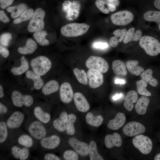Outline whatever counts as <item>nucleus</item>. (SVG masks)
<instances>
[{"mask_svg":"<svg viewBox=\"0 0 160 160\" xmlns=\"http://www.w3.org/2000/svg\"><path fill=\"white\" fill-rule=\"evenodd\" d=\"M90 26L85 23H70L61 28L60 32L64 36L74 37L82 35L86 33Z\"/></svg>","mask_w":160,"mask_h":160,"instance_id":"f257e3e1","label":"nucleus"},{"mask_svg":"<svg viewBox=\"0 0 160 160\" xmlns=\"http://www.w3.org/2000/svg\"><path fill=\"white\" fill-rule=\"evenodd\" d=\"M139 44L146 53L151 56H156L160 53V42L154 37L143 36L140 39Z\"/></svg>","mask_w":160,"mask_h":160,"instance_id":"f03ea898","label":"nucleus"},{"mask_svg":"<svg viewBox=\"0 0 160 160\" xmlns=\"http://www.w3.org/2000/svg\"><path fill=\"white\" fill-rule=\"evenodd\" d=\"M31 66L34 72L40 76H42L50 70L52 63L46 57L40 56L31 60Z\"/></svg>","mask_w":160,"mask_h":160,"instance_id":"7ed1b4c3","label":"nucleus"},{"mask_svg":"<svg viewBox=\"0 0 160 160\" xmlns=\"http://www.w3.org/2000/svg\"><path fill=\"white\" fill-rule=\"evenodd\" d=\"M45 12L42 8H39L35 11L27 27L28 31L35 33L41 30L44 27V19Z\"/></svg>","mask_w":160,"mask_h":160,"instance_id":"20e7f679","label":"nucleus"},{"mask_svg":"<svg viewBox=\"0 0 160 160\" xmlns=\"http://www.w3.org/2000/svg\"><path fill=\"white\" fill-rule=\"evenodd\" d=\"M132 142L134 146L143 154H149L152 149L151 140L147 136L143 135H136L133 138Z\"/></svg>","mask_w":160,"mask_h":160,"instance_id":"39448f33","label":"nucleus"},{"mask_svg":"<svg viewBox=\"0 0 160 160\" xmlns=\"http://www.w3.org/2000/svg\"><path fill=\"white\" fill-rule=\"evenodd\" d=\"M29 135L35 140H40L47 136V129L43 124L37 120H34L29 124L28 129Z\"/></svg>","mask_w":160,"mask_h":160,"instance_id":"423d86ee","label":"nucleus"},{"mask_svg":"<svg viewBox=\"0 0 160 160\" xmlns=\"http://www.w3.org/2000/svg\"><path fill=\"white\" fill-rule=\"evenodd\" d=\"M86 67L89 69H95L102 73L106 72L109 69L107 62L103 58L97 56H92L86 61Z\"/></svg>","mask_w":160,"mask_h":160,"instance_id":"0eeeda50","label":"nucleus"},{"mask_svg":"<svg viewBox=\"0 0 160 160\" xmlns=\"http://www.w3.org/2000/svg\"><path fill=\"white\" fill-rule=\"evenodd\" d=\"M11 99L13 104L17 107H21L23 105L29 107L32 105L33 102L32 96L29 95H23L16 90L12 92Z\"/></svg>","mask_w":160,"mask_h":160,"instance_id":"6e6552de","label":"nucleus"},{"mask_svg":"<svg viewBox=\"0 0 160 160\" xmlns=\"http://www.w3.org/2000/svg\"><path fill=\"white\" fill-rule=\"evenodd\" d=\"M112 23L117 25H124L130 23L134 19V15L131 12L126 10L119 11L111 16Z\"/></svg>","mask_w":160,"mask_h":160,"instance_id":"1a4fd4ad","label":"nucleus"},{"mask_svg":"<svg viewBox=\"0 0 160 160\" xmlns=\"http://www.w3.org/2000/svg\"><path fill=\"white\" fill-rule=\"evenodd\" d=\"M145 128L141 123L136 121H131L123 127V132L126 135L133 137L145 132Z\"/></svg>","mask_w":160,"mask_h":160,"instance_id":"9d476101","label":"nucleus"},{"mask_svg":"<svg viewBox=\"0 0 160 160\" xmlns=\"http://www.w3.org/2000/svg\"><path fill=\"white\" fill-rule=\"evenodd\" d=\"M87 74L89 79V85L91 88H97L103 84V76L101 72L95 69H89Z\"/></svg>","mask_w":160,"mask_h":160,"instance_id":"9b49d317","label":"nucleus"},{"mask_svg":"<svg viewBox=\"0 0 160 160\" xmlns=\"http://www.w3.org/2000/svg\"><path fill=\"white\" fill-rule=\"evenodd\" d=\"M25 118L24 114L20 111H16L13 112L6 121L8 128L15 129L19 127L23 122Z\"/></svg>","mask_w":160,"mask_h":160,"instance_id":"f8f14e48","label":"nucleus"},{"mask_svg":"<svg viewBox=\"0 0 160 160\" xmlns=\"http://www.w3.org/2000/svg\"><path fill=\"white\" fill-rule=\"evenodd\" d=\"M59 94L61 101L65 103L71 102L73 98V93L70 84L68 82L63 83L60 88Z\"/></svg>","mask_w":160,"mask_h":160,"instance_id":"ddd939ff","label":"nucleus"},{"mask_svg":"<svg viewBox=\"0 0 160 160\" xmlns=\"http://www.w3.org/2000/svg\"><path fill=\"white\" fill-rule=\"evenodd\" d=\"M40 145L41 147L45 150L54 149L57 148L60 144V139L56 135L45 136L40 140Z\"/></svg>","mask_w":160,"mask_h":160,"instance_id":"4468645a","label":"nucleus"},{"mask_svg":"<svg viewBox=\"0 0 160 160\" xmlns=\"http://www.w3.org/2000/svg\"><path fill=\"white\" fill-rule=\"evenodd\" d=\"M68 143L73 149L81 156H86L89 154V146L87 143L74 137L70 138Z\"/></svg>","mask_w":160,"mask_h":160,"instance_id":"2eb2a0df","label":"nucleus"},{"mask_svg":"<svg viewBox=\"0 0 160 160\" xmlns=\"http://www.w3.org/2000/svg\"><path fill=\"white\" fill-rule=\"evenodd\" d=\"M73 99L77 109L80 112H85L90 108L89 104L87 99L81 93L77 92L75 93Z\"/></svg>","mask_w":160,"mask_h":160,"instance_id":"dca6fc26","label":"nucleus"},{"mask_svg":"<svg viewBox=\"0 0 160 160\" xmlns=\"http://www.w3.org/2000/svg\"><path fill=\"white\" fill-rule=\"evenodd\" d=\"M104 142L106 147L111 148L114 146H121L122 141L120 135L117 133L115 132L112 135H106L105 138Z\"/></svg>","mask_w":160,"mask_h":160,"instance_id":"f3484780","label":"nucleus"},{"mask_svg":"<svg viewBox=\"0 0 160 160\" xmlns=\"http://www.w3.org/2000/svg\"><path fill=\"white\" fill-rule=\"evenodd\" d=\"M11 153L15 159L20 160H25L28 159L30 154L28 148H20L16 145L13 146L11 148Z\"/></svg>","mask_w":160,"mask_h":160,"instance_id":"a211bd4d","label":"nucleus"},{"mask_svg":"<svg viewBox=\"0 0 160 160\" xmlns=\"http://www.w3.org/2000/svg\"><path fill=\"white\" fill-rule=\"evenodd\" d=\"M126 120V116L124 113H118L113 119L109 121L107 126L110 129L117 130L123 125Z\"/></svg>","mask_w":160,"mask_h":160,"instance_id":"6ab92c4d","label":"nucleus"},{"mask_svg":"<svg viewBox=\"0 0 160 160\" xmlns=\"http://www.w3.org/2000/svg\"><path fill=\"white\" fill-rule=\"evenodd\" d=\"M68 116L66 112L63 111L60 113L58 118L53 121V126L55 129L60 132H63L66 130Z\"/></svg>","mask_w":160,"mask_h":160,"instance_id":"aec40b11","label":"nucleus"},{"mask_svg":"<svg viewBox=\"0 0 160 160\" xmlns=\"http://www.w3.org/2000/svg\"><path fill=\"white\" fill-rule=\"evenodd\" d=\"M138 99L137 93L135 90H130L127 93L124 99V106L128 111H132L133 108V103H135Z\"/></svg>","mask_w":160,"mask_h":160,"instance_id":"412c9836","label":"nucleus"},{"mask_svg":"<svg viewBox=\"0 0 160 160\" xmlns=\"http://www.w3.org/2000/svg\"><path fill=\"white\" fill-rule=\"evenodd\" d=\"M33 114L37 120L43 124L48 123L51 119L49 113L44 111L39 106L35 107L33 110Z\"/></svg>","mask_w":160,"mask_h":160,"instance_id":"4be33fe9","label":"nucleus"},{"mask_svg":"<svg viewBox=\"0 0 160 160\" xmlns=\"http://www.w3.org/2000/svg\"><path fill=\"white\" fill-rule=\"evenodd\" d=\"M149 102V99L147 96L143 95L140 97L138 100L135 106L137 113L140 115L145 114Z\"/></svg>","mask_w":160,"mask_h":160,"instance_id":"5701e85b","label":"nucleus"},{"mask_svg":"<svg viewBox=\"0 0 160 160\" xmlns=\"http://www.w3.org/2000/svg\"><path fill=\"white\" fill-rule=\"evenodd\" d=\"M139 62L136 60H129L125 63L126 66L129 71L132 75L138 76L143 73L144 68L138 65Z\"/></svg>","mask_w":160,"mask_h":160,"instance_id":"b1692460","label":"nucleus"},{"mask_svg":"<svg viewBox=\"0 0 160 160\" xmlns=\"http://www.w3.org/2000/svg\"><path fill=\"white\" fill-rule=\"evenodd\" d=\"M134 28H132L127 31L123 40V43H127L131 41H137L142 37V32L139 29L135 32Z\"/></svg>","mask_w":160,"mask_h":160,"instance_id":"393cba45","label":"nucleus"},{"mask_svg":"<svg viewBox=\"0 0 160 160\" xmlns=\"http://www.w3.org/2000/svg\"><path fill=\"white\" fill-rule=\"evenodd\" d=\"M127 32L126 29L122 30L117 29L113 32L115 35L111 37L110 39L109 43L111 46L115 47H116L118 43L123 40L126 33Z\"/></svg>","mask_w":160,"mask_h":160,"instance_id":"a878e982","label":"nucleus"},{"mask_svg":"<svg viewBox=\"0 0 160 160\" xmlns=\"http://www.w3.org/2000/svg\"><path fill=\"white\" fill-rule=\"evenodd\" d=\"M37 48L36 42L31 38L28 39L25 45L18 48V52L22 54H31L33 53Z\"/></svg>","mask_w":160,"mask_h":160,"instance_id":"bb28decb","label":"nucleus"},{"mask_svg":"<svg viewBox=\"0 0 160 160\" xmlns=\"http://www.w3.org/2000/svg\"><path fill=\"white\" fill-rule=\"evenodd\" d=\"M112 68L113 73L117 75L125 76L127 74L126 66L121 60H115L113 61Z\"/></svg>","mask_w":160,"mask_h":160,"instance_id":"cd10ccee","label":"nucleus"},{"mask_svg":"<svg viewBox=\"0 0 160 160\" xmlns=\"http://www.w3.org/2000/svg\"><path fill=\"white\" fill-rule=\"evenodd\" d=\"M59 89L58 82L54 80H51L46 83L42 87V92L45 95H49L56 92Z\"/></svg>","mask_w":160,"mask_h":160,"instance_id":"c85d7f7f","label":"nucleus"},{"mask_svg":"<svg viewBox=\"0 0 160 160\" xmlns=\"http://www.w3.org/2000/svg\"><path fill=\"white\" fill-rule=\"evenodd\" d=\"M26 77L32 80L33 81L34 88L39 90L41 89L43 86L44 82L41 79V76L36 74L33 71L31 70L28 71L25 73Z\"/></svg>","mask_w":160,"mask_h":160,"instance_id":"c756f323","label":"nucleus"},{"mask_svg":"<svg viewBox=\"0 0 160 160\" xmlns=\"http://www.w3.org/2000/svg\"><path fill=\"white\" fill-rule=\"evenodd\" d=\"M87 123L95 127H98L102 123L103 118L101 115L94 116L91 112L88 113L85 117Z\"/></svg>","mask_w":160,"mask_h":160,"instance_id":"7c9ffc66","label":"nucleus"},{"mask_svg":"<svg viewBox=\"0 0 160 160\" xmlns=\"http://www.w3.org/2000/svg\"><path fill=\"white\" fill-rule=\"evenodd\" d=\"M21 64L19 67H13L11 69V72L14 75H21L29 68L28 63L24 56L20 58Z\"/></svg>","mask_w":160,"mask_h":160,"instance_id":"2f4dec72","label":"nucleus"},{"mask_svg":"<svg viewBox=\"0 0 160 160\" xmlns=\"http://www.w3.org/2000/svg\"><path fill=\"white\" fill-rule=\"evenodd\" d=\"M152 74V70L151 69H148L142 73L140 76L142 79L155 87L157 86L158 82L156 79L153 77Z\"/></svg>","mask_w":160,"mask_h":160,"instance_id":"473e14b6","label":"nucleus"},{"mask_svg":"<svg viewBox=\"0 0 160 160\" xmlns=\"http://www.w3.org/2000/svg\"><path fill=\"white\" fill-rule=\"evenodd\" d=\"M143 17L146 21L156 23L160 31V11L151 10L148 11L144 14Z\"/></svg>","mask_w":160,"mask_h":160,"instance_id":"72a5a7b5","label":"nucleus"},{"mask_svg":"<svg viewBox=\"0 0 160 160\" xmlns=\"http://www.w3.org/2000/svg\"><path fill=\"white\" fill-rule=\"evenodd\" d=\"M27 7L24 4H20L17 6L9 7L7 8V12H11V16L13 18L17 17L24 11L27 10Z\"/></svg>","mask_w":160,"mask_h":160,"instance_id":"f704fd0d","label":"nucleus"},{"mask_svg":"<svg viewBox=\"0 0 160 160\" xmlns=\"http://www.w3.org/2000/svg\"><path fill=\"white\" fill-rule=\"evenodd\" d=\"M89 154L90 160H103L102 156L99 153L96 144L93 141H91L89 145Z\"/></svg>","mask_w":160,"mask_h":160,"instance_id":"c9c22d12","label":"nucleus"},{"mask_svg":"<svg viewBox=\"0 0 160 160\" xmlns=\"http://www.w3.org/2000/svg\"><path fill=\"white\" fill-rule=\"evenodd\" d=\"M17 141L20 145L28 148L32 147L34 144L33 138L26 134L21 135L18 137Z\"/></svg>","mask_w":160,"mask_h":160,"instance_id":"e433bc0d","label":"nucleus"},{"mask_svg":"<svg viewBox=\"0 0 160 160\" xmlns=\"http://www.w3.org/2000/svg\"><path fill=\"white\" fill-rule=\"evenodd\" d=\"M76 119V116L74 114L70 113L68 115L65 131L67 134L68 135H71L74 134L75 130L74 124Z\"/></svg>","mask_w":160,"mask_h":160,"instance_id":"4c0bfd02","label":"nucleus"},{"mask_svg":"<svg viewBox=\"0 0 160 160\" xmlns=\"http://www.w3.org/2000/svg\"><path fill=\"white\" fill-rule=\"evenodd\" d=\"M48 35L47 32L44 31H40L34 33L33 37L36 42L41 46H47L49 44V41L46 38Z\"/></svg>","mask_w":160,"mask_h":160,"instance_id":"58836bf2","label":"nucleus"},{"mask_svg":"<svg viewBox=\"0 0 160 160\" xmlns=\"http://www.w3.org/2000/svg\"><path fill=\"white\" fill-rule=\"evenodd\" d=\"M73 72L79 83L85 85L87 84L88 77L84 70L75 68L73 69Z\"/></svg>","mask_w":160,"mask_h":160,"instance_id":"ea45409f","label":"nucleus"},{"mask_svg":"<svg viewBox=\"0 0 160 160\" xmlns=\"http://www.w3.org/2000/svg\"><path fill=\"white\" fill-rule=\"evenodd\" d=\"M136 84L139 94L147 96H151V93L146 89L147 84L146 81L141 79L137 81Z\"/></svg>","mask_w":160,"mask_h":160,"instance_id":"a19ab883","label":"nucleus"},{"mask_svg":"<svg viewBox=\"0 0 160 160\" xmlns=\"http://www.w3.org/2000/svg\"><path fill=\"white\" fill-rule=\"evenodd\" d=\"M34 12V11L32 9L26 10L20 15L18 18L14 20L13 23L17 24L29 20L32 17Z\"/></svg>","mask_w":160,"mask_h":160,"instance_id":"79ce46f5","label":"nucleus"},{"mask_svg":"<svg viewBox=\"0 0 160 160\" xmlns=\"http://www.w3.org/2000/svg\"><path fill=\"white\" fill-rule=\"evenodd\" d=\"M8 128L6 122L4 121L0 122V143H4L8 137Z\"/></svg>","mask_w":160,"mask_h":160,"instance_id":"37998d69","label":"nucleus"},{"mask_svg":"<svg viewBox=\"0 0 160 160\" xmlns=\"http://www.w3.org/2000/svg\"><path fill=\"white\" fill-rule=\"evenodd\" d=\"M96 6L102 13L108 14L109 12V4L103 0H97L95 2Z\"/></svg>","mask_w":160,"mask_h":160,"instance_id":"c03bdc74","label":"nucleus"},{"mask_svg":"<svg viewBox=\"0 0 160 160\" xmlns=\"http://www.w3.org/2000/svg\"><path fill=\"white\" fill-rule=\"evenodd\" d=\"M63 157L66 160H77L78 156L77 153L72 150H68L63 153Z\"/></svg>","mask_w":160,"mask_h":160,"instance_id":"a18cd8bd","label":"nucleus"},{"mask_svg":"<svg viewBox=\"0 0 160 160\" xmlns=\"http://www.w3.org/2000/svg\"><path fill=\"white\" fill-rule=\"evenodd\" d=\"M12 39V36L9 33H7L2 34L0 36V44L4 46H7Z\"/></svg>","mask_w":160,"mask_h":160,"instance_id":"49530a36","label":"nucleus"},{"mask_svg":"<svg viewBox=\"0 0 160 160\" xmlns=\"http://www.w3.org/2000/svg\"><path fill=\"white\" fill-rule=\"evenodd\" d=\"M43 159L45 160H60L61 159L55 155L51 153H46L44 156Z\"/></svg>","mask_w":160,"mask_h":160,"instance_id":"de8ad7c7","label":"nucleus"},{"mask_svg":"<svg viewBox=\"0 0 160 160\" xmlns=\"http://www.w3.org/2000/svg\"><path fill=\"white\" fill-rule=\"evenodd\" d=\"M14 0H0V7L4 9L7 7L12 4Z\"/></svg>","mask_w":160,"mask_h":160,"instance_id":"09e8293b","label":"nucleus"},{"mask_svg":"<svg viewBox=\"0 0 160 160\" xmlns=\"http://www.w3.org/2000/svg\"><path fill=\"white\" fill-rule=\"evenodd\" d=\"M0 53L1 56L4 58H7L9 55L8 50L4 47L0 46Z\"/></svg>","mask_w":160,"mask_h":160,"instance_id":"8fccbe9b","label":"nucleus"},{"mask_svg":"<svg viewBox=\"0 0 160 160\" xmlns=\"http://www.w3.org/2000/svg\"><path fill=\"white\" fill-rule=\"evenodd\" d=\"M0 20L3 23H7L9 21L8 17L6 16L4 11L1 10L0 11Z\"/></svg>","mask_w":160,"mask_h":160,"instance_id":"3c124183","label":"nucleus"},{"mask_svg":"<svg viewBox=\"0 0 160 160\" xmlns=\"http://www.w3.org/2000/svg\"><path fill=\"white\" fill-rule=\"evenodd\" d=\"M94 47L96 48L104 49L108 47L107 43L101 42H97L94 43Z\"/></svg>","mask_w":160,"mask_h":160,"instance_id":"603ef678","label":"nucleus"},{"mask_svg":"<svg viewBox=\"0 0 160 160\" xmlns=\"http://www.w3.org/2000/svg\"><path fill=\"white\" fill-rule=\"evenodd\" d=\"M8 109L7 107L1 102H0V114H4L8 112Z\"/></svg>","mask_w":160,"mask_h":160,"instance_id":"864d4df0","label":"nucleus"},{"mask_svg":"<svg viewBox=\"0 0 160 160\" xmlns=\"http://www.w3.org/2000/svg\"><path fill=\"white\" fill-rule=\"evenodd\" d=\"M108 4H112L116 7L118 6L120 3L119 0H103Z\"/></svg>","mask_w":160,"mask_h":160,"instance_id":"5fc2aeb1","label":"nucleus"},{"mask_svg":"<svg viewBox=\"0 0 160 160\" xmlns=\"http://www.w3.org/2000/svg\"><path fill=\"white\" fill-rule=\"evenodd\" d=\"M154 5L156 8L160 11V0H154Z\"/></svg>","mask_w":160,"mask_h":160,"instance_id":"6e6d98bb","label":"nucleus"},{"mask_svg":"<svg viewBox=\"0 0 160 160\" xmlns=\"http://www.w3.org/2000/svg\"><path fill=\"white\" fill-rule=\"evenodd\" d=\"M123 95L121 93H117L113 96V99L116 100L121 97Z\"/></svg>","mask_w":160,"mask_h":160,"instance_id":"4d7b16f0","label":"nucleus"},{"mask_svg":"<svg viewBox=\"0 0 160 160\" xmlns=\"http://www.w3.org/2000/svg\"><path fill=\"white\" fill-rule=\"evenodd\" d=\"M125 81L121 79H116L115 81V83L116 84H125Z\"/></svg>","mask_w":160,"mask_h":160,"instance_id":"13d9d810","label":"nucleus"},{"mask_svg":"<svg viewBox=\"0 0 160 160\" xmlns=\"http://www.w3.org/2000/svg\"><path fill=\"white\" fill-rule=\"evenodd\" d=\"M4 93L3 92V89L1 85H0V98H2L4 96Z\"/></svg>","mask_w":160,"mask_h":160,"instance_id":"bf43d9fd","label":"nucleus"},{"mask_svg":"<svg viewBox=\"0 0 160 160\" xmlns=\"http://www.w3.org/2000/svg\"><path fill=\"white\" fill-rule=\"evenodd\" d=\"M154 160H160V153L156 155L155 156Z\"/></svg>","mask_w":160,"mask_h":160,"instance_id":"052dcab7","label":"nucleus"}]
</instances>
